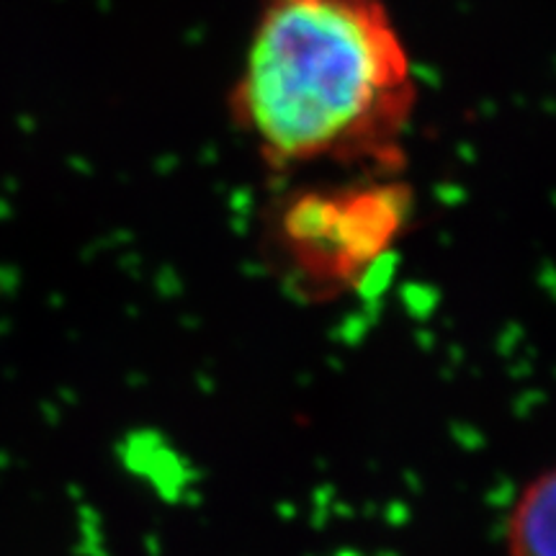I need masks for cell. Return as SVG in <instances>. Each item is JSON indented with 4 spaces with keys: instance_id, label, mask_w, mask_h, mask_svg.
<instances>
[{
    "instance_id": "6da1fadb",
    "label": "cell",
    "mask_w": 556,
    "mask_h": 556,
    "mask_svg": "<svg viewBox=\"0 0 556 556\" xmlns=\"http://www.w3.org/2000/svg\"><path fill=\"white\" fill-rule=\"evenodd\" d=\"M415 106V67L384 0H261L229 114L270 170H392Z\"/></svg>"
},
{
    "instance_id": "7a4b0ae2",
    "label": "cell",
    "mask_w": 556,
    "mask_h": 556,
    "mask_svg": "<svg viewBox=\"0 0 556 556\" xmlns=\"http://www.w3.org/2000/svg\"><path fill=\"white\" fill-rule=\"evenodd\" d=\"M405 208L407 191L377 180L302 193L278 222L283 253L319 287H348L392 245Z\"/></svg>"
},
{
    "instance_id": "3957f363",
    "label": "cell",
    "mask_w": 556,
    "mask_h": 556,
    "mask_svg": "<svg viewBox=\"0 0 556 556\" xmlns=\"http://www.w3.org/2000/svg\"><path fill=\"white\" fill-rule=\"evenodd\" d=\"M510 556H556V469L520 495L510 518Z\"/></svg>"
}]
</instances>
